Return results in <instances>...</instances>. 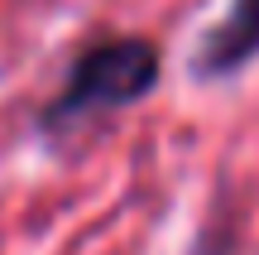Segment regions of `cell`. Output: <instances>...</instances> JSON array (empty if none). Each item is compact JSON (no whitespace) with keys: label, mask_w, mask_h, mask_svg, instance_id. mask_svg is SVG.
Here are the masks:
<instances>
[{"label":"cell","mask_w":259,"mask_h":255,"mask_svg":"<svg viewBox=\"0 0 259 255\" xmlns=\"http://www.w3.org/2000/svg\"><path fill=\"white\" fill-rule=\"evenodd\" d=\"M158 72H163V58L144 34L101 39L72 58L63 92L44 106L38 121H44V130H63V125L92 121L106 111H125L158 87Z\"/></svg>","instance_id":"obj_1"},{"label":"cell","mask_w":259,"mask_h":255,"mask_svg":"<svg viewBox=\"0 0 259 255\" xmlns=\"http://www.w3.org/2000/svg\"><path fill=\"white\" fill-rule=\"evenodd\" d=\"M254 58H259V0H231V10L197 39L187 72L197 82H226Z\"/></svg>","instance_id":"obj_2"},{"label":"cell","mask_w":259,"mask_h":255,"mask_svg":"<svg viewBox=\"0 0 259 255\" xmlns=\"http://www.w3.org/2000/svg\"><path fill=\"white\" fill-rule=\"evenodd\" d=\"M187 255H235V231L226 227V222H211V227L197 231V241H192Z\"/></svg>","instance_id":"obj_3"}]
</instances>
